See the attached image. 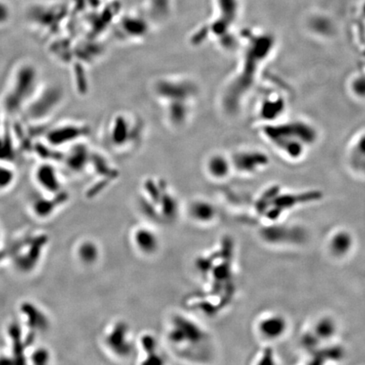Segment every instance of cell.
<instances>
[{"mask_svg":"<svg viewBox=\"0 0 365 365\" xmlns=\"http://www.w3.org/2000/svg\"><path fill=\"white\" fill-rule=\"evenodd\" d=\"M151 93L161 106L172 130L185 128L191 121L199 96V86L189 75H164L151 85Z\"/></svg>","mask_w":365,"mask_h":365,"instance_id":"obj_1","label":"cell"},{"mask_svg":"<svg viewBox=\"0 0 365 365\" xmlns=\"http://www.w3.org/2000/svg\"><path fill=\"white\" fill-rule=\"evenodd\" d=\"M273 49V41L267 37L251 39L242 51L239 68L225 85L221 93L222 109L234 113L256 83L261 66Z\"/></svg>","mask_w":365,"mask_h":365,"instance_id":"obj_2","label":"cell"},{"mask_svg":"<svg viewBox=\"0 0 365 365\" xmlns=\"http://www.w3.org/2000/svg\"><path fill=\"white\" fill-rule=\"evenodd\" d=\"M263 134L280 153L290 159L302 157L308 146L316 140L314 128L302 121L270 125L263 130Z\"/></svg>","mask_w":365,"mask_h":365,"instance_id":"obj_3","label":"cell"},{"mask_svg":"<svg viewBox=\"0 0 365 365\" xmlns=\"http://www.w3.org/2000/svg\"><path fill=\"white\" fill-rule=\"evenodd\" d=\"M144 136V125L133 114L118 112L110 118L104 131L105 143L116 153L134 151Z\"/></svg>","mask_w":365,"mask_h":365,"instance_id":"obj_4","label":"cell"},{"mask_svg":"<svg viewBox=\"0 0 365 365\" xmlns=\"http://www.w3.org/2000/svg\"><path fill=\"white\" fill-rule=\"evenodd\" d=\"M140 204L154 219L174 221L179 212V201L169 184L161 179L149 178L141 185Z\"/></svg>","mask_w":365,"mask_h":365,"instance_id":"obj_5","label":"cell"},{"mask_svg":"<svg viewBox=\"0 0 365 365\" xmlns=\"http://www.w3.org/2000/svg\"><path fill=\"white\" fill-rule=\"evenodd\" d=\"M37 87V71L31 64L16 67L10 77L4 95V107L10 112H18L28 103Z\"/></svg>","mask_w":365,"mask_h":365,"instance_id":"obj_6","label":"cell"},{"mask_svg":"<svg viewBox=\"0 0 365 365\" xmlns=\"http://www.w3.org/2000/svg\"><path fill=\"white\" fill-rule=\"evenodd\" d=\"M207 334L200 325L187 315L177 314L171 317L167 327V340L178 349H191L200 346Z\"/></svg>","mask_w":365,"mask_h":365,"instance_id":"obj_7","label":"cell"},{"mask_svg":"<svg viewBox=\"0 0 365 365\" xmlns=\"http://www.w3.org/2000/svg\"><path fill=\"white\" fill-rule=\"evenodd\" d=\"M102 342L110 354L120 359L130 357L136 349L131 327L123 320H116L106 327Z\"/></svg>","mask_w":365,"mask_h":365,"instance_id":"obj_8","label":"cell"},{"mask_svg":"<svg viewBox=\"0 0 365 365\" xmlns=\"http://www.w3.org/2000/svg\"><path fill=\"white\" fill-rule=\"evenodd\" d=\"M130 240L135 251L144 256L156 255L161 246L158 233L149 225H138L134 227Z\"/></svg>","mask_w":365,"mask_h":365,"instance_id":"obj_9","label":"cell"},{"mask_svg":"<svg viewBox=\"0 0 365 365\" xmlns=\"http://www.w3.org/2000/svg\"><path fill=\"white\" fill-rule=\"evenodd\" d=\"M89 134V127L82 123L62 124L49 131L48 141L52 146H62L82 142Z\"/></svg>","mask_w":365,"mask_h":365,"instance_id":"obj_10","label":"cell"},{"mask_svg":"<svg viewBox=\"0 0 365 365\" xmlns=\"http://www.w3.org/2000/svg\"><path fill=\"white\" fill-rule=\"evenodd\" d=\"M289 328L286 318L280 314H269L261 317L256 325L260 337L266 341H276L283 337Z\"/></svg>","mask_w":365,"mask_h":365,"instance_id":"obj_11","label":"cell"},{"mask_svg":"<svg viewBox=\"0 0 365 365\" xmlns=\"http://www.w3.org/2000/svg\"><path fill=\"white\" fill-rule=\"evenodd\" d=\"M187 214L195 224L207 226L216 222L217 218V207L212 202L201 198H195L187 207Z\"/></svg>","mask_w":365,"mask_h":365,"instance_id":"obj_12","label":"cell"},{"mask_svg":"<svg viewBox=\"0 0 365 365\" xmlns=\"http://www.w3.org/2000/svg\"><path fill=\"white\" fill-rule=\"evenodd\" d=\"M230 159L232 161V169L242 174H252L257 172L267 164L266 156L256 151H237Z\"/></svg>","mask_w":365,"mask_h":365,"instance_id":"obj_13","label":"cell"},{"mask_svg":"<svg viewBox=\"0 0 365 365\" xmlns=\"http://www.w3.org/2000/svg\"><path fill=\"white\" fill-rule=\"evenodd\" d=\"M205 173L210 179L221 181L227 179L232 170L230 156L222 153L211 154L207 156L204 164Z\"/></svg>","mask_w":365,"mask_h":365,"instance_id":"obj_14","label":"cell"},{"mask_svg":"<svg viewBox=\"0 0 365 365\" xmlns=\"http://www.w3.org/2000/svg\"><path fill=\"white\" fill-rule=\"evenodd\" d=\"M46 242V236H37L29 242L26 252L16 258V266L19 269L23 271H31L40 260Z\"/></svg>","mask_w":365,"mask_h":365,"instance_id":"obj_15","label":"cell"},{"mask_svg":"<svg viewBox=\"0 0 365 365\" xmlns=\"http://www.w3.org/2000/svg\"><path fill=\"white\" fill-rule=\"evenodd\" d=\"M354 239L347 230L340 229L333 232L328 239V251L336 258H344L353 249Z\"/></svg>","mask_w":365,"mask_h":365,"instance_id":"obj_16","label":"cell"},{"mask_svg":"<svg viewBox=\"0 0 365 365\" xmlns=\"http://www.w3.org/2000/svg\"><path fill=\"white\" fill-rule=\"evenodd\" d=\"M36 180L37 184L50 194H57L61 193V181L56 169L52 164H43L36 169Z\"/></svg>","mask_w":365,"mask_h":365,"instance_id":"obj_17","label":"cell"},{"mask_svg":"<svg viewBox=\"0 0 365 365\" xmlns=\"http://www.w3.org/2000/svg\"><path fill=\"white\" fill-rule=\"evenodd\" d=\"M75 256L79 263L85 266H93L101 260L102 251L99 245L92 239H84L76 246Z\"/></svg>","mask_w":365,"mask_h":365,"instance_id":"obj_18","label":"cell"},{"mask_svg":"<svg viewBox=\"0 0 365 365\" xmlns=\"http://www.w3.org/2000/svg\"><path fill=\"white\" fill-rule=\"evenodd\" d=\"M21 311L26 316L27 326L34 335L47 329L49 326L48 318L37 307L30 303H25L21 306Z\"/></svg>","mask_w":365,"mask_h":365,"instance_id":"obj_19","label":"cell"},{"mask_svg":"<svg viewBox=\"0 0 365 365\" xmlns=\"http://www.w3.org/2000/svg\"><path fill=\"white\" fill-rule=\"evenodd\" d=\"M338 331V326L333 318L330 316L319 317L314 322L311 332L320 343L330 342L333 339Z\"/></svg>","mask_w":365,"mask_h":365,"instance_id":"obj_20","label":"cell"},{"mask_svg":"<svg viewBox=\"0 0 365 365\" xmlns=\"http://www.w3.org/2000/svg\"><path fill=\"white\" fill-rule=\"evenodd\" d=\"M348 161L356 173L365 174V134L357 137L351 145Z\"/></svg>","mask_w":365,"mask_h":365,"instance_id":"obj_21","label":"cell"},{"mask_svg":"<svg viewBox=\"0 0 365 365\" xmlns=\"http://www.w3.org/2000/svg\"><path fill=\"white\" fill-rule=\"evenodd\" d=\"M140 346L141 351L143 352V358L145 359L142 363H161V355L159 354L158 346L156 340L151 335L145 334L140 338L139 342H136Z\"/></svg>","mask_w":365,"mask_h":365,"instance_id":"obj_22","label":"cell"},{"mask_svg":"<svg viewBox=\"0 0 365 365\" xmlns=\"http://www.w3.org/2000/svg\"><path fill=\"white\" fill-rule=\"evenodd\" d=\"M10 337L12 340V346H13L14 360H16L18 362H25V356H24V347L26 342H23L21 337V331L20 330L18 325L13 324L9 330Z\"/></svg>","mask_w":365,"mask_h":365,"instance_id":"obj_23","label":"cell"},{"mask_svg":"<svg viewBox=\"0 0 365 365\" xmlns=\"http://www.w3.org/2000/svg\"><path fill=\"white\" fill-rule=\"evenodd\" d=\"M60 194H57L54 199H40L34 204L33 211L36 212V214L40 217H46L49 216L52 212H54L55 208L58 207L59 203L64 202V197H62L60 199H58V197Z\"/></svg>","mask_w":365,"mask_h":365,"instance_id":"obj_24","label":"cell"},{"mask_svg":"<svg viewBox=\"0 0 365 365\" xmlns=\"http://www.w3.org/2000/svg\"><path fill=\"white\" fill-rule=\"evenodd\" d=\"M50 358V352L44 347H39L35 350L31 357V361L35 364H46L49 362Z\"/></svg>","mask_w":365,"mask_h":365,"instance_id":"obj_25","label":"cell"},{"mask_svg":"<svg viewBox=\"0 0 365 365\" xmlns=\"http://www.w3.org/2000/svg\"><path fill=\"white\" fill-rule=\"evenodd\" d=\"M13 174L8 169L0 168V189H6L13 181Z\"/></svg>","mask_w":365,"mask_h":365,"instance_id":"obj_26","label":"cell"}]
</instances>
